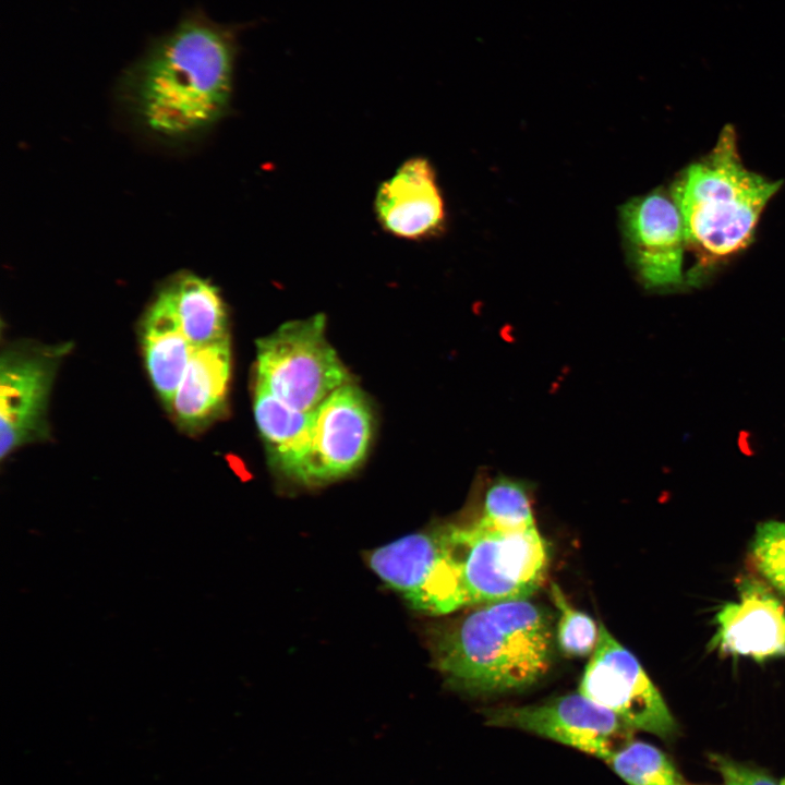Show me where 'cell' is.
Listing matches in <instances>:
<instances>
[{
	"label": "cell",
	"instance_id": "obj_1",
	"mask_svg": "<svg viewBox=\"0 0 785 785\" xmlns=\"http://www.w3.org/2000/svg\"><path fill=\"white\" fill-rule=\"evenodd\" d=\"M246 27L215 22L193 9L153 37L121 80L145 128L179 140L213 125L229 105L240 35Z\"/></svg>",
	"mask_w": 785,
	"mask_h": 785
},
{
	"label": "cell",
	"instance_id": "obj_2",
	"mask_svg": "<svg viewBox=\"0 0 785 785\" xmlns=\"http://www.w3.org/2000/svg\"><path fill=\"white\" fill-rule=\"evenodd\" d=\"M430 648L437 671L456 689L519 690L539 681L552 665L553 617L528 599L488 603L436 626Z\"/></svg>",
	"mask_w": 785,
	"mask_h": 785
},
{
	"label": "cell",
	"instance_id": "obj_3",
	"mask_svg": "<svg viewBox=\"0 0 785 785\" xmlns=\"http://www.w3.org/2000/svg\"><path fill=\"white\" fill-rule=\"evenodd\" d=\"M745 167L734 128L721 132L712 150L674 180L671 196L696 263L686 283L697 286L717 265L746 247L759 218L781 186Z\"/></svg>",
	"mask_w": 785,
	"mask_h": 785
},
{
	"label": "cell",
	"instance_id": "obj_4",
	"mask_svg": "<svg viewBox=\"0 0 785 785\" xmlns=\"http://www.w3.org/2000/svg\"><path fill=\"white\" fill-rule=\"evenodd\" d=\"M439 528L467 605L528 599L544 582L548 548L536 527L503 531L474 520Z\"/></svg>",
	"mask_w": 785,
	"mask_h": 785
},
{
	"label": "cell",
	"instance_id": "obj_5",
	"mask_svg": "<svg viewBox=\"0 0 785 785\" xmlns=\"http://www.w3.org/2000/svg\"><path fill=\"white\" fill-rule=\"evenodd\" d=\"M325 316L282 324L256 342V384L293 409L312 412L350 376L325 337Z\"/></svg>",
	"mask_w": 785,
	"mask_h": 785
},
{
	"label": "cell",
	"instance_id": "obj_6",
	"mask_svg": "<svg viewBox=\"0 0 785 785\" xmlns=\"http://www.w3.org/2000/svg\"><path fill=\"white\" fill-rule=\"evenodd\" d=\"M366 560L414 611L440 616L467 605L460 572L440 528L379 546L367 554Z\"/></svg>",
	"mask_w": 785,
	"mask_h": 785
},
{
	"label": "cell",
	"instance_id": "obj_7",
	"mask_svg": "<svg viewBox=\"0 0 785 785\" xmlns=\"http://www.w3.org/2000/svg\"><path fill=\"white\" fill-rule=\"evenodd\" d=\"M579 692L612 711L633 730L662 738L676 730L672 713L639 661L602 624Z\"/></svg>",
	"mask_w": 785,
	"mask_h": 785
},
{
	"label": "cell",
	"instance_id": "obj_8",
	"mask_svg": "<svg viewBox=\"0 0 785 785\" xmlns=\"http://www.w3.org/2000/svg\"><path fill=\"white\" fill-rule=\"evenodd\" d=\"M70 343H15L0 359V456L48 435L47 407L53 378Z\"/></svg>",
	"mask_w": 785,
	"mask_h": 785
},
{
	"label": "cell",
	"instance_id": "obj_9",
	"mask_svg": "<svg viewBox=\"0 0 785 785\" xmlns=\"http://www.w3.org/2000/svg\"><path fill=\"white\" fill-rule=\"evenodd\" d=\"M484 716L490 725L535 734L604 762L633 733L612 711L580 692L539 704L491 709Z\"/></svg>",
	"mask_w": 785,
	"mask_h": 785
},
{
	"label": "cell",
	"instance_id": "obj_10",
	"mask_svg": "<svg viewBox=\"0 0 785 785\" xmlns=\"http://www.w3.org/2000/svg\"><path fill=\"white\" fill-rule=\"evenodd\" d=\"M619 222L630 266L643 288H680L687 245L671 194L656 190L629 200L620 207Z\"/></svg>",
	"mask_w": 785,
	"mask_h": 785
},
{
	"label": "cell",
	"instance_id": "obj_11",
	"mask_svg": "<svg viewBox=\"0 0 785 785\" xmlns=\"http://www.w3.org/2000/svg\"><path fill=\"white\" fill-rule=\"evenodd\" d=\"M373 416L363 392L348 383L312 411L309 484L339 479L359 467L372 438Z\"/></svg>",
	"mask_w": 785,
	"mask_h": 785
},
{
	"label": "cell",
	"instance_id": "obj_12",
	"mask_svg": "<svg viewBox=\"0 0 785 785\" xmlns=\"http://www.w3.org/2000/svg\"><path fill=\"white\" fill-rule=\"evenodd\" d=\"M710 645L725 654L754 661L785 656V606L760 580L744 577L738 599L715 615Z\"/></svg>",
	"mask_w": 785,
	"mask_h": 785
},
{
	"label": "cell",
	"instance_id": "obj_13",
	"mask_svg": "<svg viewBox=\"0 0 785 785\" xmlns=\"http://www.w3.org/2000/svg\"><path fill=\"white\" fill-rule=\"evenodd\" d=\"M375 212L381 225L392 235L418 240L438 233L446 215L431 164L422 157L404 161L378 188Z\"/></svg>",
	"mask_w": 785,
	"mask_h": 785
},
{
	"label": "cell",
	"instance_id": "obj_14",
	"mask_svg": "<svg viewBox=\"0 0 785 785\" xmlns=\"http://www.w3.org/2000/svg\"><path fill=\"white\" fill-rule=\"evenodd\" d=\"M231 371L229 339L195 348L170 411L184 430L200 431L224 409Z\"/></svg>",
	"mask_w": 785,
	"mask_h": 785
},
{
	"label": "cell",
	"instance_id": "obj_15",
	"mask_svg": "<svg viewBox=\"0 0 785 785\" xmlns=\"http://www.w3.org/2000/svg\"><path fill=\"white\" fill-rule=\"evenodd\" d=\"M254 415L273 464L286 476L309 484L312 412L291 408L255 383Z\"/></svg>",
	"mask_w": 785,
	"mask_h": 785
},
{
	"label": "cell",
	"instance_id": "obj_16",
	"mask_svg": "<svg viewBox=\"0 0 785 785\" xmlns=\"http://www.w3.org/2000/svg\"><path fill=\"white\" fill-rule=\"evenodd\" d=\"M142 347L149 378L159 398L170 410L195 348L185 337L165 287L144 316Z\"/></svg>",
	"mask_w": 785,
	"mask_h": 785
},
{
	"label": "cell",
	"instance_id": "obj_17",
	"mask_svg": "<svg viewBox=\"0 0 785 785\" xmlns=\"http://www.w3.org/2000/svg\"><path fill=\"white\" fill-rule=\"evenodd\" d=\"M165 288L181 328L194 348L228 338L224 301L217 288L208 280L184 273L170 280Z\"/></svg>",
	"mask_w": 785,
	"mask_h": 785
},
{
	"label": "cell",
	"instance_id": "obj_18",
	"mask_svg": "<svg viewBox=\"0 0 785 785\" xmlns=\"http://www.w3.org/2000/svg\"><path fill=\"white\" fill-rule=\"evenodd\" d=\"M476 520L503 531L535 528L529 485L507 475L491 479L483 495L481 516Z\"/></svg>",
	"mask_w": 785,
	"mask_h": 785
},
{
	"label": "cell",
	"instance_id": "obj_19",
	"mask_svg": "<svg viewBox=\"0 0 785 785\" xmlns=\"http://www.w3.org/2000/svg\"><path fill=\"white\" fill-rule=\"evenodd\" d=\"M628 785H689L657 747L630 739L605 761Z\"/></svg>",
	"mask_w": 785,
	"mask_h": 785
},
{
	"label": "cell",
	"instance_id": "obj_20",
	"mask_svg": "<svg viewBox=\"0 0 785 785\" xmlns=\"http://www.w3.org/2000/svg\"><path fill=\"white\" fill-rule=\"evenodd\" d=\"M551 599L560 612L556 629V641L560 651L568 656L590 654L599 638L595 621L585 613L573 608L555 582L551 584Z\"/></svg>",
	"mask_w": 785,
	"mask_h": 785
},
{
	"label": "cell",
	"instance_id": "obj_21",
	"mask_svg": "<svg viewBox=\"0 0 785 785\" xmlns=\"http://www.w3.org/2000/svg\"><path fill=\"white\" fill-rule=\"evenodd\" d=\"M750 558L760 575L785 595V522L765 521L757 527Z\"/></svg>",
	"mask_w": 785,
	"mask_h": 785
},
{
	"label": "cell",
	"instance_id": "obj_22",
	"mask_svg": "<svg viewBox=\"0 0 785 785\" xmlns=\"http://www.w3.org/2000/svg\"><path fill=\"white\" fill-rule=\"evenodd\" d=\"M711 761L724 785H785V778H775L723 756L713 754Z\"/></svg>",
	"mask_w": 785,
	"mask_h": 785
}]
</instances>
